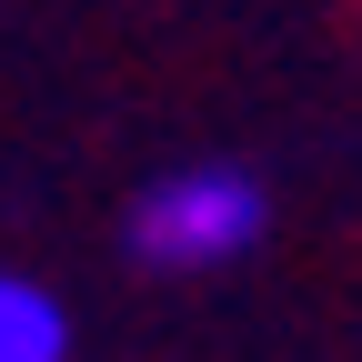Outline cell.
Masks as SVG:
<instances>
[{
  "mask_svg": "<svg viewBox=\"0 0 362 362\" xmlns=\"http://www.w3.org/2000/svg\"><path fill=\"white\" fill-rule=\"evenodd\" d=\"M262 221H272V202L242 161H181L131 202V252L151 272H221L262 242Z\"/></svg>",
  "mask_w": 362,
  "mask_h": 362,
  "instance_id": "1",
  "label": "cell"
},
{
  "mask_svg": "<svg viewBox=\"0 0 362 362\" xmlns=\"http://www.w3.org/2000/svg\"><path fill=\"white\" fill-rule=\"evenodd\" d=\"M0 362H71V312L0 262Z\"/></svg>",
  "mask_w": 362,
  "mask_h": 362,
  "instance_id": "2",
  "label": "cell"
}]
</instances>
